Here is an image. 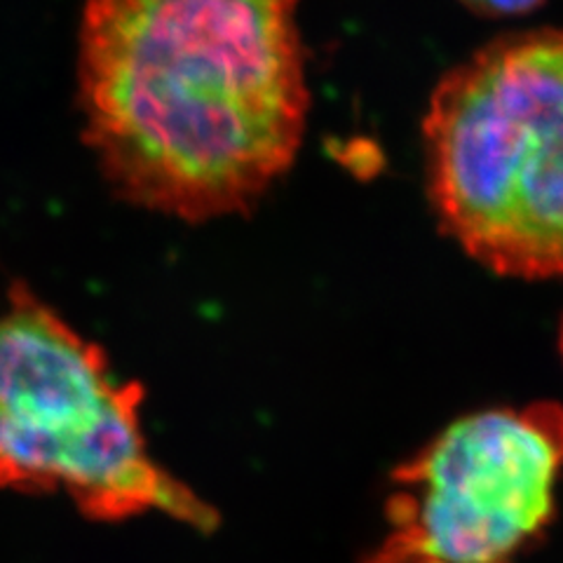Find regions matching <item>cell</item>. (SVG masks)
<instances>
[{
	"label": "cell",
	"mask_w": 563,
	"mask_h": 563,
	"mask_svg": "<svg viewBox=\"0 0 563 563\" xmlns=\"http://www.w3.org/2000/svg\"><path fill=\"white\" fill-rule=\"evenodd\" d=\"M298 0H87L82 141L115 196L205 223L244 214L301 148Z\"/></svg>",
	"instance_id": "1"
},
{
	"label": "cell",
	"mask_w": 563,
	"mask_h": 563,
	"mask_svg": "<svg viewBox=\"0 0 563 563\" xmlns=\"http://www.w3.org/2000/svg\"><path fill=\"white\" fill-rule=\"evenodd\" d=\"M439 228L503 277H563V31L500 35L437 82L422 118Z\"/></svg>",
	"instance_id": "2"
},
{
	"label": "cell",
	"mask_w": 563,
	"mask_h": 563,
	"mask_svg": "<svg viewBox=\"0 0 563 563\" xmlns=\"http://www.w3.org/2000/svg\"><path fill=\"white\" fill-rule=\"evenodd\" d=\"M85 341L24 285L0 312V488L64 493L85 515H163L211 528L214 509L153 461L139 407Z\"/></svg>",
	"instance_id": "3"
},
{
	"label": "cell",
	"mask_w": 563,
	"mask_h": 563,
	"mask_svg": "<svg viewBox=\"0 0 563 563\" xmlns=\"http://www.w3.org/2000/svg\"><path fill=\"white\" fill-rule=\"evenodd\" d=\"M561 477V404L457 418L393 474L364 563H517L552 526Z\"/></svg>",
	"instance_id": "4"
},
{
	"label": "cell",
	"mask_w": 563,
	"mask_h": 563,
	"mask_svg": "<svg viewBox=\"0 0 563 563\" xmlns=\"http://www.w3.org/2000/svg\"><path fill=\"white\" fill-rule=\"evenodd\" d=\"M461 3L484 16H517L538 10L544 0H461Z\"/></svg>",
	"instance_id": "5"
},
{
	"label": "cell",
	"mask_w": 563,
	"mask_h": 563,
	"mask_svg": "<svg viewBox=\"0 0 563 563\" xmlns=\"http://www.w3.org/2000/svg\"><path fill=\"white\" fill-rule=\"evenodd\" d=\"M559 350H561V357H563V320H561V329H559Z\"/></svg>",
	"instance_id": "6"
}]
</instances>
